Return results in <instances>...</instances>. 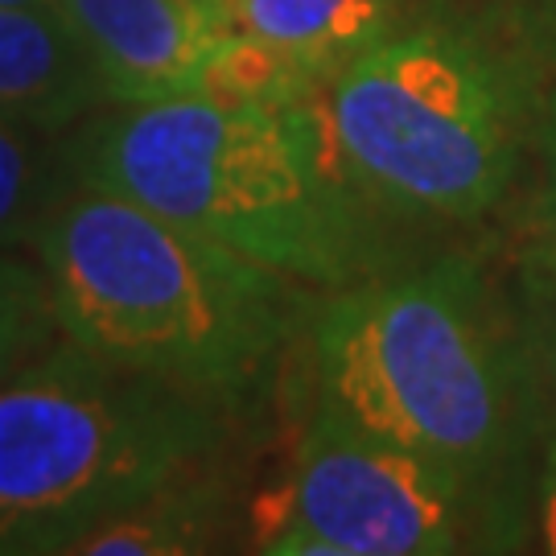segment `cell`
Wrapping results in <instances>:
<instances>
[{
	"label": "cell",
	"mask_w": 556,
	"mask_h": 556,
	"mask_svg": "<svg viewBox=\"0 0 556 556\" xmlns=\"http://www.w3.org/2000/svg\"><path fill=\"white\" fill-rule=\"evenodd\" d=\"M519 21L425 9L342 66L326 116L351 174L396 219L475 223L511 194L548 87Z\"/></svg>",
	"instance_id": "cell-4"
},
{
	"label": "cell",
	"mask_w": 556,
	"mask_h": 556,
	"mask_svg": "<svg viewBox=\"0 0 556 556\" xmlns=\"http://www.w3.org/2000/svg\"><path fill=\"white\" fill-rule=\"evenodd\" d=\"M59 334L62 326L46 268H34L13 252H0V392L25 367H34L59 342Z\"/></svg>",
	"instance_id": "cell-12"
},
{
	"label": "cell",
	"mask_w": 556,
	"mask_h": 556,
	"mask_svg": "<svg viewBox=\"0 0 556 556\" xmlns=\"http://www.w3.org/2000/svg\"><path fill=\"white\" fill-rule=\"evenodd\" d=\"M231 29L330 87L342 66L413 17V0H223Z\"/></svg>",
	"instance_id": "cell-9"
},
{
	"label": "cell",
	"mask_w": 556,
	"mask_h": 556,
	"mask_svg": "<svg viewBox=\"0 0 556 556\" xmlns=\"http://www.w3.org/2000/svg\"><path fill=\"white\" fill-rule=\"evenodd\" d=\"M223 433L215 400L54 342L0 392V556L71 553Z\"/></svg>",
	"instance_id": "cell-5"
},
{
	"label": "cell",
	"mask_w": 556,
	"mask_h": 556,
	"mask_svg": "<svg viewBox=\"0 0 556 556\" xmlns=\"http://www.w3.org/2000/svg\"><path fill=\"white\" fill-rule=\"evenodd\" d=\"M75 178L59 128L0 112V252L38 243L46 219L59 211L62 181Z\"/></svg>",
	"instance_id": "cell-11"
},
{
	"label": "cell",
	"mask_w": 556,
	"mask_h": 556,
	"mask_svg": "<svg viewBox=\"0 0 556 556\" xmlns=\"http://www.w3.org/2000/svg\"><path fill=\"white\" fill-rule=\"evenodd\" d=\"M516 21L519 29H523V38L532 41L540 66L553 79V91H556V0H532Z\"/></svg>",
	"instance_id": "cell-14"
},
{
	"label": "cell",
	"mask_w": 556,
	"mask_h": 556,
	"mask_svg": "<svg viewBox=\"0 0 556 556\" xmlns=\"http://www.w3.org/2000/svg\"><path fill=\"white\" fill-rule=\"evenodd\" d=\"M548 363H553V376H556V326H553V338H548Z\"/></svg>",
	"instance_id": "cell-17"
},
{
	"label": "cell",
	"mask_w": 556,
	"mask_h": 556,
	"mask_svg": "<svg viewBox=\"0 0 556 556\" xmlns=\"http://www.w3.org/2000/svg\"><path fill=\"white\" fill-rule=\"evenodd\" d=\"M219 486L211 482H190L181 475L165 482L161 491L140 498L137 507L119 511L100 528H91L87 536L66 556H186L206 553L211 540L219 536L223 519Z\"/></svg>",
	"instance_id": "cell-10"
},
{
	"label": "cell",
	"mask_w": 556,
	"mask_h": 556,
	"mask_svg": "<svg viewBox=\"0 0 556 556\" xmlns=\"http://www.w3.org/2000/svg\"><path fill=\"white\" fill-rule=\"evenodd\" d=\"M100 103V75L59 9L0 4V112L62 132Z\"/></svg>",
	"instance_id": "cell-8"
},
{
	"label": "cell",
	"mask_w": 556,
	"mask_h": 556,
	"mask_svg": "<svg viewBox=\"0 0 556 556\" xmlns=\"http://www.w3.org/2000/svg\"><path fill=\"white\" fill-rule=\"evenodd\" d=\"M54 9L116 108L194 96L236 34L223 0H54Z\"/></svg>",
	"instance_id": "cell-7"
},
{
	"label": "cell",
	"mask_w": 556,
	"mask_h": 556,
	"mask_svg": "<svg viewBox=\"0 0 556 556\" xmlns=\"http://www.w3.org/2000/svg\"><path fill=\"white\" fill-rule=\"evenodd\" d=\"M318 404L491 486L532 429V367L466 256L338 289L309 330Z\"/></svg>",
	"instance_id": "cell-3"
},
{
	"label": "cell",
	"mask_w": 556,
	"mask_h": 556,
	"mask_svg": "<svg viewBox=\"0 0 556 556\" xmlns=\"http://www.w3.org/2000/svg\"><path fill=\"white\" fill-rule=\"evenodd\" d=\"M475 486L445 466L314 404L293 478L256 503L277 556H441L470 536Z\"/></svg>",
	"instance_id": "cell-6"
},
{
	"label": "cell",
	"mask_w": 556,
	"mask_h": 556,
	"mask_svg": "<svg viewBox=\"0 0 556 556\" xmlns=\"http://www.w3.org/2000/svg\"><path fill=\"white\" fill-rule=\"evenodd\" d=\"M540 144H544V165H548V223H553V243H556V91H548V112H544V128H540Z\"/></svg>",
	"instance_id": "cell-15"
},
{
	"label": "cell",
	"mask_w": 556,
	"mask_h": 556,
	"mask_svg": "<svg viewBox=\"0 0 556 556\" xmlns=\"http://www.w3.org/2000/svg\"><path fill=\"white\" fill-rule=\"evenodd\" d=\"M75 181L149 206L298 285L388 273V215L342 157L326 91L256 103L174 96L119 108L71 149Z\"/></svg>",
	"instance_id": "cell-1"
},
{
	"label": "cell",
	"mask_w": 556,
	"mask_h": 556,
	"mask_svg": "<svg viewBox=\"0 0 556 556\" xmlns=\"http://www.w3.org/2000/svg\"><path fill=\"white\" fill-rule=\"evenodd\" d=\"M0 4H46V9H54V0H0Z\"/></svg>",
	"instance_id": "cell-16"
},
{
	"label": "cell",
	"mask_w": 556,
	"mask_h": 556,
	"mask_svg": "<svg viewBox=\"0 0 556 556\" xmlns=\"http://www.w3.org/2000/svg\"><path fill=\"white\" fill-rule=\"evenodd\" d=\"M62 338L215 404L252 400L298 318V280L149 206L79 186L38 236Z\"/></svg>",
	"instance_id": "cell-2"
},
{
	"label": "cell",
	"mask_w": 556,
	"mask_h": 556,
	"mask_svg": "<svg viewBox=\"0 0 556 556\" xmlns=\"http://www.w3.org/2000/svg\"><path fill=\"white\" fill-rule=\"evenodd\" d=\"M540 553L556 556V433L548 438L544 462H540L536 491H532V507H528V528H523Z\"/></svg>",
	"instance_id": "cell-13"
}]
</instances>
